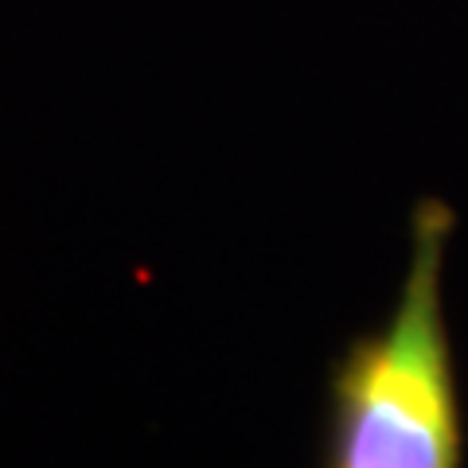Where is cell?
<instances>
[{
	"label": "cell",
	"instance_id": "obj_1",
	"mask_svg": "<svg viewBox=\"0 0 468 468\" xmlns=\"http://www.w3.org/2000/svg\"><path fill=\"white\" fill-rule=\"evenodd\" d=\"M457 211L421 196L394 309L351 335L328 371L324 468H464L468 418L445 316Z\"/></svg>",
	"mask_w": 468,
	"mask_h": 468
}]
</instances>
